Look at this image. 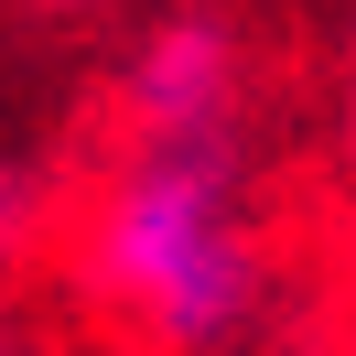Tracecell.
I'll return each mask as SVG.
<instances>
[{"mask_svg": "<svg viewBox=\"0 0 356 356\" xmlns=\"http://www.w3.org/2000/svg\"><path fill=\"white\" fill-rule=\"evenodd\" d=\"M33 227H44V184H33L22 162H0V248H22Z\"/></svg>", "mask_w": 356, "mask_h": 356, "instance_id": "3", "label": "cell"}, {"mask_svg": "<svg viewBox=\"0 0 356 356\" xmlns=\"http://www.w3.org/2000/svg\"><path fill=\"white\" fill-rule=\"evenodd\" d=\"M130 119H140V140L238 130V33H227V11L184 0V11L152 22V44L130 65Z\"/></svg>", "mask_w": 356, "mask_h": 356, "instance_id": "2", "label": "cell"}, {"mask_svg": "<svg viewBox=\"0 0 356 356\" xmlns=\"http://www.w3.org/2000/svg\"><path fill=\"white\" fill-rule=\"evenodd\" d=\"M0 356H11V324H0Z\"/></svg>", "mask_w": 356, "mask_h": 356, "instance_id": "4", "label": "cell"}, {"mask_svg": "<svg viewBox=\"0 0 356 356\" xmlns=\"http://www.w3.org/2000/svg\"><path fill=\"white\" fill-rule=\"evenodd\" d=\"M87 281L108 291V313L162 356H227L259 324V216H248L238 130H173L140 140L108 173L87 216Z\"/></svg>", "mask_w": 356, "mask_h": 356, "instance_id": "1", "label": "cell"}]
</instances>
